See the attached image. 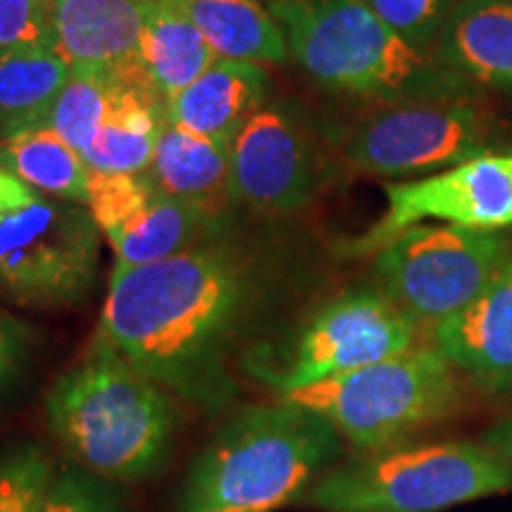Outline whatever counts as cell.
I'll use <instances>...</instances> for the list:
<instances>
[{"label":"cell","mask_w":512,"mask_h":512,"mask_svg":"<svg viewBox=\"0 0 512 512\" xmlns=\"http://www.w3.org/2000/svg\"><path fill=\"white\" fill-rule=\"evenodd\" d=\"M254 304L245 256L207 240L155 264L114 266L95 335L176 401L219 413L240 396Z\"/></svg>","instance_id":"6da1fadb"},{"label":"cell","mask_w":512,"mask_h":512,"mask_svg":"<svg viewBox=\"0 0 512 512\" xmlns=\"http://www.w3.org/2000/svg\"><path fill=\"white\" fill-rule=\"evenodd\" d=\"M46 422L69 463L119 486L138 484L169 463L178 403L93 335L86 354L48 389Z\"/></svg>","instance_id":"7a4b0ae2"},{"label":"cell","mask_w":512,"mask_h":512,"mask_svg":"<svg viewBox=\"0 0 512 512\" xmlns=\"http://www.w3.org/2000/svg\"><path fill=\"white\" fill-rule=\"evenodd\" d=\"M328 418L280 396L242 406L190 465L174 512H271L299 503L342 460Z\"/></svg>","instance_id":"3957f363"},{"label":"cell","mask_w":512,"mask_h":512,"mask_svg":"<svg viewBox=\"0 0 512 512\" xmlns=\"http://www.w3.org/2000/svg\"><path fill=\"white\" fill-rule=\"evenodd\" d=\"M271 15L302 69L330 91L401 105L470 98L475 88L415 48L361 0H275Z\"/></svg>","instance_id":"277c9868"},{"label":"cell","mask_w":512,"mask_h":512,"mask_svg":"<svg viewBox=\"0 0 512 512\" xmlns=\"http://www.w3.org/2000/svg\"><path fill=\"white\" fill-rule=\"evenodd\" d=\"M512 489V463L472 441H403L339 460L299 503L318 512H441Z\"/></svg>","instance_id":"5b68a950"},{"label":"cell","mask_w":512,"mask_h":512,"mask_svg":"<svg viewBox=\"0 0 512 512\" xmlns=\"http://www.w3.org/2000/svg\"><path fill=\"white\" fill-rule=\"evenodd\" d=\"M458 370L434 344L280 394L328 418L358 451L403 444L458 406Z\"/></svg>","instance_id":"8992f818"},{"label":"cell","mask_w":512,"mask_h":512,"mask_svg":"<svg viewBox=\"0 0 512 512\" xmlns=\"http://www.w3.org/2000/svg\"><path fill=\"white\" fill-rule=\"evenodd\" d=\"M420 330L380 287L351 290L320 306L283 349L256 344L242 375L278 394L297 392L420 347Z\"/></svg>","instance_id":"52a82bcc"},{"label":"cell","mask_w":512,"mask_h":512,"mask_svg":"<svg viewBox=\"0 0 512 512\" xmlns=\"http://www.w3.org/2000/svg\"><path fill=\"white\" fill-rule=\"evenodd\" d=\"M510 245L508 230L420 223L377 249L375 275L380 290L432 332L489 285Z\"/></svg>","instance_id":"ba28073f"},{"label":"cell","mask_w":512,"mask_h":512,"mask_svg":"<svg viewBox=\"0 0 512 512\" xmlns=\"http://www.w3.org/2000/svg\"><path fill=\"white\" fill-rule=\"evenodd\" d=\"M100 228L86 204L38 195L0 219V299L27 309L79 304L98 278Z\"/></svg>","instance_id":"9c48e42d"},{"label":"cell","mask_w":512,"mask_h":512,"mask_svg":"<svg viewBox=\"0 0 512 512\" xmlns=\"http://www.w3.org/2000/svg\"><path fill=\"white\" fill-rule=\"evenodd\" d=\"M491 138L489 119L470 98L401 102L358 121L344 157L370 176H432L486 155Z\"/></svg>","instance_id":"30bf717a"},{"label":"cell","mask_w":512,"mask_h":512,"mask_svg":"<svg viewBox=\"0 0 512 512\" xmlns=\"http://www.w3.org/2000/svg\"><path fill=\"white\" fill-rule=\"evenodd\" d=\"M384 195L387 211L373 228L351 242L349 254H375L422 221L508 230L512 226V155L486 152L420 181L384 185Z\"/></svg>","instance_id":"8fae6325"},{"label":"cell","mask_w":512,"mask_h":512,"mask_svg":"<svg viewBox=\"0 0 512 512\" xmlns=\"http://www.w3.org/2000/svg\"><path fill=\"white\" fill-rule=\"evenodd\" d=\"M320 185L309 138L280 110H259L230 145V197L266 216L306 207Z\"/></svg>","instance_id":"7c38bea8"},{"label":"cell","mask_w":512,"mask_h":512,"mask_svg":"<svg viewBox=\"0 0 512 512\" xmlns=\"http://www.w3.org/2000/svg\"><path fill=\"white\" fill-rule=\"evenodd\" d=\"M53 48L72 69L145 81L140 72L143 0H50Z\"/></svg>","instance_id":"4fadbf2b"},{"label":"cell","mask_w":512,"mask_h":512,"mask_svg":"<svg viewBox=\"0 0 512 512\" xmlns=\"http://www.w3.org/2000/svg\"><path fill=\"white\" fill-rule=\"evenodd\" d=\"M430 337L458 373L486 392H512V245L489 285Z\"/></svg>","instance_id":"5bb4252c"},{"label":"cell","mask_w":512,"mask_h":512,"mask_svg":"<svg viewBox=\"0 0 512 512\" xmlns=\"http://www.w3.org/2000/svg\"><path fill=\"white\" fill-rule=\"evenodd\" d=\"M266 83L268 74L261 64L219 57L166 102V119L197 138L233 145L247 121L259 112Z\"/></svg>","instance_id":"9a60e30c"},{"label":"cell","mask_w":512,"mask_h":512,"mask_svg":"<svg viewBox=\"0 0 512 512\" xmlns=\"http://www.w3.org/2000/svg\"><path fill=\"white\" fill-rule=\"evenodd\" d=\"M434 55L472 88L512 86V0H458Z\"/></svg>","instance_id":"2e32d148"},{"label":"cell","mask_w":512,"mask_h":512,"mask_svg":"<svg viewBox=\"0 0 512 512\" xmlns=\"http://www.w3.org/2000/svg\"><path fill=\"white\" fill-rule=\"evenodd\" d=\"M147 176L159 192L221 219L230 197V145L211 143L171 124L159 131Z\"/></svg>","instance_id":"e0dca14e"},{"label":"cell","mask_w":512,"mask_h":512,"mask_svg":"<svg viewBox=\"0 0 512 512\" xmlns=\"http://www.w3.org/2000/svg\"><path fill=\"white\" fill-rule=\"evenodd\" d=\"M140 72L159 100H174L219 57L174 0H143Z\"/></svg>","instance_id":"ac0fdd59"},{"label":"cell","mask_w":512,"mask_h":512,"mask_svg":"<svg viewBox=\"0 0 512 512\" xmlns=\"http://www.w3.org/2000/svg\"><path fill=\"white\" fill-rule=\"evenodd\" d=\"M166 105L143 81L119 79L114 100L91 150L88 169L102 174H145L155 157Z\"/></svg>","instance_id":"d6986e66"},{"label":"cell","mask_w":512,"mask_h":512,"mask_svg":"<svg viewBox=\"0 0 512 512\" xmlns=\"http://www.w3.org/2000/svg\"><path fill=\"white\" fill-rule=\"evenodd\" d=\"M221 60L283 62L290 48L278 19L256 0H174Z\"/></svg>","instance_id":"ffe728a7"},{"label":"cell","mask_w":512,"mask_h":512,"mask_svg":"<svg viewBox=\"0 0 512 512\" xmlns=\"http://www.w3.org/2000/svg\"><path fill=\"white\" fill-rule=\"evenodd\" d=\"M216 226L219 219L157 190L147 207L124 226L107 233V240L117 256V264L140 266L202 245L211 238Z\"/></svg>","instance_id":"44dd1931"},{"label":"cell","mask_w":512,"mask_h":512,"mask_svg":"<svg viewBox=\"0 0 512 512\" xmlns=\"http://www.w3.org/2000/svg\"><path fill=\"white\" fill-rule=\"evenodd\" d=\"M72 67L55 48L0 53V143L46 126Z\"/></svg>","instance_id":"7402d4cb"},{"label":"cell","mask_w":512,"mask_h":512,"mask_svg":"<svg viewBox=\"0 0 512 512\" xmlns=\"http://www.w3.org/2000/svg\"><path fill=\"white\" fill-rule=\"evenodd\" d=\"M0 166L38 195L76 204L88 200L86 159L55 131L41 126L0 143Z\"/></svg>","instance_id":"603a6c76"},{"label":"cell","mask_w":512,"mask_h":512,"mask_svg":"<svg viewBox=\"0 0 512 512\" xmlns=\"http://www.w3.org/2000/svg\"><path fill=\"white\" fill-rule=\"evenodd\" d=\"M117 83L119 79L110 74L72 69L48 114L46 128L86 155L110 114Z\"/></svg>","instance_id":"cb8c5ba5"},{"label":"cell","mask_w":512,"mask_h":512,"mask_svg":"<svg viewBox=\"0 0 512 512\" xmlns=\"http://www.w3.org/2000/svg\"><path fill=\"white\" fill-rule=\"evenodd\" d=\"M53 475L48 451L34 441L0 451V512H41Z\"/></svg>","instance_id":"d4e9b609"},{"label":"cell","mask_w":512,"mask_h":512,"mask_svg":"<svg viewBox=\"0 0 512 512\" xmlns=\"http://www.w3.org/2000/svg\"><path fill=\"white\" fill-rule=\"evenodd\" d=\"M157 185L145 174H102L88 176L86 207L102 233H112L147 207L155 197Z\"/></svg>","instance_id":"484cf974"},{"label":"cell","mask_w":512,"mask_h":512,"mask_svg":"<svg viewBox=\"0 0 512 512\" xmlns=\"http://www.w3.org/2000/svg\"><path fill=\"white\" fill-rule=\"evenodd\" d=\"M41 512H126V505L119 484L67 463L50 479Z\"/></svg>","instance_id":"4316f807"},{"label":"cell","mask_w":512,"mask_h":512,"mask_svg":"<svg viewBox=\"0 0 512 512\" xmlns=\"http://www.w3.org/2000/svg\"><path fill=\"white\" fill-rule=\"evenodd\" d=\"M361 3L373 10L389 29L427 53H434L439 31L456 5L453 0H361Z\"/></svg>","instance_id":"83f0119b"},{"label":"cell","mask_w":512,"mask_h":512,"mask_svg":"<svg viewBox=\"0 0 512 512\" xmlns=\"http://www.w3.org/2000/svg\"><path fill=\"white\" fill-rule=\"evenodd\" d=\"M53 48L50 0H0V53Z\"/></svg>","instance_id":"f1b7e54d"},{"label":"cell","mask_w":512,"mask_h":512,"mask_svg":"<svg viewBox=\"0 0 512 512\" xmlns=\"http://www.w3.org/2000/svg\"><path fill=\"white\" fill-rule=\"evenodd\" d=\"M31 349H34V332L22 320L0 309V396H5L24 375Z\"/></svg>","instance_id":"f546056e"},{"label":"cell","mask_w":512,"mask_h":512,"mask_svg":"<svg viewBox=\"0 0 512 512\" xmlns=\"http://www.w3.org/2000/svg\"><path fill=\"white\" fill-rule=\"evenodd\" d=\"M36 197L38 192L34 188H29L27 183H22L17 176H12L10 171L0 166V219H5L12 211L27 207Z\"/></svg>","instance_id":"4dcf8cb0"},{"label":"cell","mask_w":512,"mask_h":512,"mask_svg":"<svg viewBox=\"0 0 512 512\" xmlns=\"http://www.w3.org/2000/svg\"><path fill=\"white\" fill-rule=\"evenodd\" d=\"M484 444L494 448L496 453H501L508 463H512V418L498 422L496 427H491V430L486 432Z\"/></svg>","instance_id":"1f68e13d"}]
</instances>
